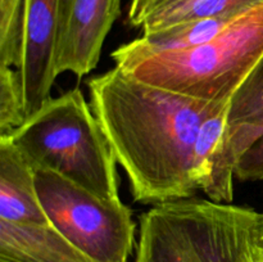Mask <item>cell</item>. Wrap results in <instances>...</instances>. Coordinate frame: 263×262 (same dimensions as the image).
Segmentation results:
<instances>
[{"instance_id":"8","label":"cell","mask_w":263,"mask_h":262,"mask_svg":"<svg viewBox=\"0 0 263 262\" xmlns=\"http://www.w3.org/2000/svg\"><path fill=\"white\" fill-rule=\"evenodd\" d=\"M59 0H26L25 53L18 73L26 116L31 117L49 99L57 76Z\"/></svg>"},{"instance_id":"10","label":"cell","mask_w":263,"mask_h":262,"mask_svg":"<svg viewBox=\"0 0 263 262\" xmlns=\"http://www.w3.org/2000/svg\"><path fill=\"white\" fill-rule=\"evenodd\" d=\"M0 262H97L51 225L0 220Z\"/></svg>"},{"instance_id":"11","label":"cell","mask_w":263,"mask_h":262,"mask_svg":"<svg viewBox=\"0 0 263 262\" xmlns=\"http://www.w3.org/2000/svg\"><path fill=\"white\" fill-rule=\"evenodd\" d=\"M263 0H131L127 21L141 33L215 15L239 14Z\"/></svg>"},{"instance_id":"2","label":"cell","mask_w":263,"mask_h":262,"mask_svg":"<svg viewBox=\"0 0 263 262\" xmlns=\"http://www.w3.org/2000/svg\"><path fill=\"white\" fill-rule=\"evenodd\" d=\"M7 136L33 171L54 172L102 199H120L117 159L79 87L50 98Z\"/></svg>"},{"instance_id":"7","label":"cell","mask_w":263,"mask_h":262,"mask_svg":"<svg viewBox=\"0 0 263 262\" xmlns=\"http://www.w3.org/2000/svg\"><path fill=\"white\" fill-rule=\"evenodd\" d=\"M120 13L121 0H59L57 73L81 79L91 72Z\"/></svg>"},{"instance_id":"6","label":"cell","mask_w":263,"mask_h":262,"mask_svg":"<svg viewBox=\"0 0 263 262\" xmlns=\"http://www.w3.org/2000/svg\"><path fill=\"white\" fill-rule=\"evenodd\" d=\"M235 177L263 180V58L229 100L218 164L220 202H233Z\"/></svg>"},{"instance_id":"15","label":"cell","mask_w":263,"mask_h":262,"mask_svg":"<svg viewBox=\"0 0 263 262\" xmlns=\"http://www.w3.org/2000/svg\"><path fill=\"white\" fill-rule=\"evenodd\" d=\"M261 251V249H259ZM258 262H263V253L262 252H259V258H258Z\"/></svg>"},{"instance_id":"14","label":"cell","mask_w":263,"mask_h":262,"mask_svg":"<svg viewBox=\"0 0 263 262\" xmlns=\"http://www.w3.org/2000/svg\"><path fill=\"white\" fill-rule=\"evenodd\" d=\"M258 248L263 253V213H261V220H259V229H258Z\"/></svg>"},{"instance_id":"4","label":"cell","mask_w":263,"mask_h":262,"mask_svg":"<svg viewBox=\"0 0 263 262\" xmlns=\"http://www.w3.org/2000/svg\"><path fill=\"white\" fill-rule=\"evenodd\" d=\"M116 67L145 84L205 102L229 100L263 58V2L195 48L157 54L116 49Z\"/></svg>"},{"instance_id":"5","label":"cell","mask_w":263,"mask_h":262,"mask_svg":"<svg viewBox=\"0 0 263 262\" xmlns=\"http://www.w3.org/2000/svg\"><path fill=\"white\" fill-rule=\"evenodd\" d=\"M36 190L49 223L97 262H128L135 244L133 211L50 171H35Z\"/></svg>"},{"instance_id":"1","label":"cell","mask_w":263,"mask_h":262,"mask_svg":"<svg viewBox=\"0 0 263 262\" xmlns=\"http://www.w3.org/2000/svg\"><path fill=\"white\" fill-rule=\"evenodd\" d=\"M91 108L125 170L136 202L198 192L194 145L202 123L229 100L205 102L145 84L115 66L87 81Z\"/></svg>"},{"instance_id":"9","label":"cell","mask_w":263,"mask_h":262,"mask_svg":"<svg viewBox=\"0 0 263 262\" xmlns=\"http://www.w3.org/2000/svg\"><path fill=\"white\" fill-rule=\"evenodd\" d=\"M0 220L50 225L39 199L35 171L8 136H0Z\"/></svg>"},{"instance_id":"12","label":"cell","mask_w":263,"mask_h":262,"mask_svg":"<svg viewBox=\"0 0 263 262\" xmlns=\"http://www.w3.org/2000/svg\"><path fill=\"white\" fill-rule=\"evenodd\" d=\"M25 35L26 0H0V66L20 69Z\"/></svg>"},{"instance_id":"3","label":"cell","mask_w":263,"mask_h":262,"mask_svg":"<svg viewBox=\"0 0 263 262\" xmlns=\"http://www.w3.org/2000/svg\"><path fill=\"white\" fill-rule=\"evenodd\" d=\"M261 213L186 198L140 216L135 262H258Z\"/></svg>"},{"instance_id":"13","label":"cell","mask_w":263,"mask_h":262,"mask_svg":"<svg viewBox=\"0 0 263 262\" xmlns=\"http://www.w3.org/2000/svg\"><path fill=\"white\" fill-rule=\"evenodd\" d=\"M27 120L18 69L0 66V136L12 134Z\"/></svg>"}]
</instances>
